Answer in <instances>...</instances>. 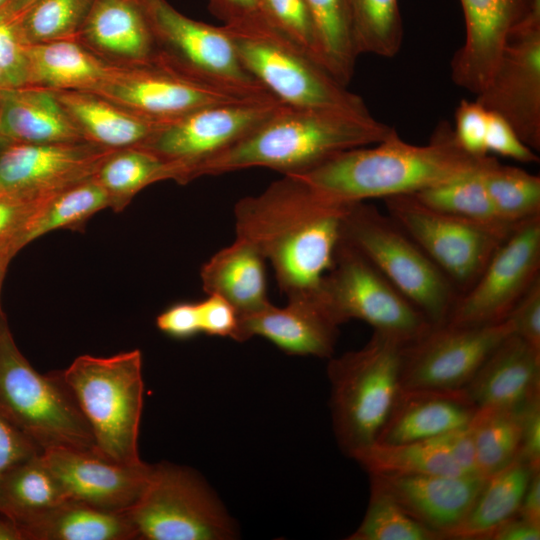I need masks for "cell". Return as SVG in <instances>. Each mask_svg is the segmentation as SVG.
<instances>
[{
  "instance_id": "obj_34",
  "label": "cell",
  "mask_w": 540,
  "mask_h": 540,
  "mask_svg": "<svg viewBox=\"0 0 540 540\" xmlns=\"http://www.w3.org/2000/svg\"><path fill=\"white\" fill-rule=\"evenodd\" d=\"M351 458L369 474L464 475L437 438L401 443L374 442L355 452Z\"/></svg>"
},
{
  "instance_id": "obj_32",
  "label": "cell",
  "mask_w": 540,
  "mask_h": 540,
  "mask_svg": "<svg viewBox=\"0 0 540 540\" xmlns=\"http://www.w3.org/2000/svg\"><path fill=\"white\" fill-rule=\"evenodd\" d=\"M110 207V199L94 177L61 189L27 219L15 236L19 251L31 241L57 229H77L96 212Z\"/></svg>"
},
{
  "instance_id": "obj_27",
  "label": "cell",
  "mask_w": 540,
  "mask_h": 540,
  "mask_svg": "<svg viewBox=\"0 0 540 540\" xmlns=\"http://www.w3.org/2000/svg\"><path fill=\"white\" fill-rule=\"evenodd\" d=\"M54 92L84 139L104 148L140 147L162 125L92 92Z\"/></svg>"
},
{
  "instance_id": "obj_30",
  "label": "cell",
  "mask_w": 540,
  "mask_h": 540,
  "mask_svg": "<svg viewBox=\"0 0 540 540\" xmlns=\"http://www.w3.org/2000/svg\"><path fill=\"white\" fill-rule=\"evenodd\" d=\"M22 540H132L126 513L103 511L65 499L16 526Z\"/></svg>"
},
{
  "instance_id": "obj_8",
  "label": "cell",
  "mask_w": 540,
  "mask_h": 540,
  "mask_svg": "<svg viewBox=\"0 0 540 540\" xmlns=\"http://www.w3.org/2000/svg\"><path fill=\"white\" fill-rule=\"evenodd\" d=\"M139 1L155 41L154 64L232 94L269 93L241 62L233 36L225 27L193 20L166 0Z\"/></svg>"
},
{
  "instance_id": "obj_13",
  "label": "cell",
  "mask_w": 540,
  "mask_h": 540,
  "mask_svg": "<svg viewBox=\"0 0 540 540\" xmlns=\"http://www.w3.org/2000/svg\"><path fill=\"white\" fill-rule=\"evenodd\" d=\"M506 319L487 325L432 326L404 346L400 372L402 389H461L488 355L510 334Z\"/></svg>"
},
{
  "instance_id": "obj_64",
  "label": "cell",
  "mask_w": 540,
  "mask_h": 540,
  "mask_svg": "<svg viewBox=\"0 0 540 540\" xmlns=\"http://www.w3.org/2000/svg\"><path fill=\"white\" fill-rule=\"evenodd\" d=\"M3 142H4V141H3V139H2L1 136H0V144L3 143Z\"/></svg>"
},
{
  "instance_id": "obj_28",
  "label": "cell",
  "mask_w": 540,
  "mask_h": 540,
  "mask_svg": "<svg viewBox=\"0 0 540 540\" xmlns=\"http://www.w3.org/2000/svg\"><path fill=\"white\" fill-rule=\"evenodd\" d=\"M264 262L252 245L236 238L202 266L203 290L227 300L238 316L259 311L270 304Z\"/></svg>"
},
{
  "instance_id": "obj_41",
  "label": "cell",
  "mask_w": 540,
  "mask_h": 540,
  "mask_svg": "<svg viewBox=\"0 0 540 540\" xmlns=\"http://www.w3.org/2000/svg\"><path fill=\"white\" fill-rule=\"evenodd\" d=\"M94 0H36L13 19L25 45L78 39Z\"/></svg>"
},
{
  "instance_id": "obj_39",
  "label": "cell",
  "mask_w": 540,
  "mask_h": 540,
  "mask_svg": "<svg viewBox=\"0 0 540 540\" xmlns=\"http://www.w3.org/2000/svg\"><path fill=\"white\" fill-rule=\"evenodd\" d=\"M483 180L501 220L516 225L540 215V177L489 156Z\"/></svg>"
},
{
  "instance_id": "obj_7",
  "label": "cell",
  "mask_w": 540,
  "mask_h": 540,
  "mask_svg": "<svg viewBox=\"0 0 540 540\" xmlns=\"http://www.w3.org/2000/svg\"><path fill=\"white\" fill-rule=\"evenodd\" d=\"M342 238L433 326L446 323L459 291L388 214L365 201L351 203L343 217Z\"/></svg>"
},
{
  "instance_id": "obj_18",
  "label": "cell",
  "mask_w": 540,
  "mask_h": 540,
  "mask_svg": "<svg viewBox=\"0 0 540 540\" xmlns=\"http://www.w3.org/2000/svg\"><path fill=\"white\" fill-rule=\"evenodd\" d=\"M115 150L88 141L0 144V186L7 192L53 194L94 177Z\"/></svg>"
},
{
  "instance_id": "obj_25",
  "label": "cell",
  "mask_w": 540,
  "mask_h": 540,
  "mask_svg": "<svg viewBox=\"0 0 540 540\" xmlns=\"http://www.w3.org/2000/svg\"><path fill=\"white\" fill-rule=\"evenodd\" d=\"M464 388L478 408L521 406L540 394V350L512 333Z\"/></svg>"
},
{
  "instance_id": "obj_33",
  "label": "cell",
  "mask_w": 540,
  "mask_h": 540,
  "mask_svg": "<svg viewBox=\"0 0 540 540\" xmlns=\"http://www.w3.org/2000/svg\"><path fill=\"white\" fill-rule=\"evenodd\" d=\"M42 453L19 462L0 479V513L15 526L67 499Z\"/></svg>"
},
{
  "instance_id": "obj_52",
  "label": "cell",
  "mask_w": 540,
  "mask_h": 540,
  "mask_svg": "<svg viewBox=\"0 0 540 540\" xmlns=\"http://www.w3.org/2000/svg\"><path fill=\"white\" fill-rule=\"evenodd\" d=\"M157 327L169 336L184 339L201 332L197 303L175 304L156 318Z\"/></svg>"
},
{
  "instance_id": "obj_62",
  "label": "cell",
  "mask_w": 540,
  "mask_h": 540,
  "mask_svg": "<svg viewBox=\"0 0 540 540\" xmlns=\"http://www.w3.org/2000/svg\"><path fill=\"white\" fill-rule=\"evenodd\" d=\"M7 0H0V9L5 5Z\"/></svg>"
},
{
  "instance_id": "obj_44",
  "label": "cell",
  "mask_w": 540,
  "mask_h": 540,
  "mask_svg": "<svg viewBox=\"0 0 540 540\" xmlns=\"http://www.w3.org/2000/svg\"><path fill=\"white\" fill-rule=\"evenodd\" d=\"M208 1L211 12L223 22L222 26L230 33L241 37L276 42L296 50L270 24L263 11L261 0Z\"/></svg>"
},
{
  "instance_id": "obj_63",
  "label": "cell",
  "mask_w": 540,
  "mask_h": 540,
  "mask_svg": "<svg viewBox=\"0 0 540 540\" xmlns=\"http://www.w3.org/2000/svg\"><path fill=\"white\" fill-rule=\"evenodd\" d=\"M3 192H5V191L0 186V194L3 193Z\"/></svg>"
},
{
  "instance_id": "obj_37",
  "label": "cell",
  "mask_w": 540,
  "mask_h": 540,
  "mask_svg": "<svg viewBox=\"0 0 540 540\" xmlns=\"http://www.w3.org/2000/svg\"><path fill=\"white\" fill-rule=\"evenodd\" d=\"M523 405L477 409L470 426L473 432L477 470L480 476L486 478L503 469L518 457L521 444Z\"/></svg>"
},
{
  "instance_id": "obj_24",
  "label": "cell",
  "mask_w": 540,
  "mask_h": 540,
  "mask_svg": "<svg viewBox=\"0 0 540 540\" xmlns=\"http://www.w3.org/2000/svg\"><path fill=\"white\" fill-rule=\"evenodd\" d=\"M78 40L121 66L151 64L155 41L139 0H94Z\"/></svg>"
},
{
  "instance_id": "obj_50",
  "label": "cell",
  "mask_w": 540,
  "mask_h": 540,
  "mask_svg": "<svg viewBox=\"0 0 540 540\" xmlns=\"http://www.w3.org/2000/svg\"><path fill=\"white\" fill-rule=\"evenodd\" d=\"M197 306L201 332L235 339L239 317L236 309L227 300L218 295H208V298L197 303Z\"/></svg>"
},
{
  "instance_id": "obj_15",
  "label": "cell",
  "mask_w": 540,
  "mask_h": 540,
  "mask_svg": "<svg viewBox=\"0 0 540 540\" xmlns=\"http://www.w3.org/2000/svg\"><path fill=\"white\" fill-rule=\"evenodd\" d=\"M231 35L245 68L283 104L370 114L359 95L304 54L276 42Z\"/></svg>"
},
{
  "instance_id": "obj_31",
  "label": "cell",
  "mask_w": 540,
  "mask_h": 540,
  "mask_svg": "<svg viewBox=\"0 0 540 540\" xmlns=\"http://www.w3.org/2000/svg\"><path fill=\"white\" fill-rule=\"evenodd\" d=\"M536 470L516 458L486 477L469 512L447 539H485L495 527L515 516Z\"/></svg>"
},
{
  "instance_id": "obj_20",
  "label": "cell",
  "mask_w": 540,
  "mask_h": 540,
  "mask_svg": "<svg viewBox=\"0 0 540 540\" xmlns=\"http://www.w3.org/2000/svg\"><path fill=\"white\" fill-rule=\"evenodd\" d=\"M465 40L451 61L455 85L477 95L488 83L508 34L533 13L532 0H460Z\"/></svg>"
},
{
  "instance_id": "obj_51",
  "label": "cell",
  "mask_w": 540,
  "mask_h": 540,
  "mask_svg": "<svg viewBox=\"0 0 540 540\" xmlns=\"http://www.w3.org/2000/svg\"><path fill=\"white\" fill-rule=\"evenodd\" d=\"M517 458L540 468V394L527 400L522 410V432Z\"/></svg>"
},
{
  "instance_id": "obj_9",
  "label": "cell",
  "mask_w": 540,
  "mask_h": 540,
  "mask_svg": "<svg viewBox=\"0 0 540 540\" xmlns=\"http://www.w3.org/2000/svg\"><path fill=\"white\" fill-rule=\"evenodd\" d=\"M317 296L337 324L361 320L374 331L405 344L420 338L433 326L342 236Z\"/></svg>"
},
{
  "instance_id": "obj_12",
  "label": "cell",
  "mask_w": 540,
  "mask_h": 540,
  "mask_svg": "<svg viewBox=\"0 0 540 540\" xmlns=\"http://www.w3.org/2000/svg\"><path fill=\"white\" fill-rule=\"evenodd\" d=\"M389 217L455 285L459 294L479 277L504 234L434 210L412 194L383 199Z\"/></svg>"
},
{
  "instance_id": "obj_54",
  "label": "cell",
  "mask_w": 540,
  "mask_h": 540,
  "mask_svg": "<svg viewBox=\"0 0 540 540\" xmlns=\"http://www.w3.org/2000/svg\"><path fill=\"white\" fill-rule=\"evenodd\" d=\"M437 438L448 450L461 472L467 476H480L477 470L476 451L470 423Z\"/></svg>"
},
{
  "instance_id": "obj_59",
  "label": "cell",
  "mask_w": 540,
  "mask_h": 540,
  "mask_svg": "<svg viewBox=\"0 0 540 540\" xmlns=\"http://www.w3.org/2000/svg\"><path fill=\"white\" fill-rule=\"evenodd\" d=\"M0 540H22L16 526L0 513Z\"/></svg>"
},
{
  "instance_id": "obj_48",
  "label": "cell",
  "mask_w": 540,
  "mask_h": 540,
  "mask_svg": "<svg viewBox=\"0 0 540 540\" xmlns=\"http://www.w3.org/2000/svg\"><path fill=\"white\" fill-rule=\"evenodd\" d=\"M506 319L512 323L516 335L540 350V278L515 304Z\"/></svg>"
},
{
  "instance_id": "obj_43",
  "label": "cell",
  "mask_w": 540,
  "mask_h": 540,
  "mask_svg": "<svg viewBox=\"0 0 540 540\" xmlns=\"http://www.w3.org/2000/svg\"><path fill=\"white\" fill-rule=\"evenodd\" d=\"M261 4L273 28L296 50L321 66L305 0H261Z\"/></svg>"
},
{
  "instance_id": "obj_53",
  "label": "cell",
  "mask_w": 540,
  "mask_h": 540,
  "mask_svg": "<svg viewBox=\"0 0 540 540\" xmlns=\"http://www.w3.org/2000/svg\"><path fill=\"white\" fill-rule=\"evenodd\" d=\"M42 451L0 415V479L19 462Z\"/></svg>"
},
{
  "instance_id": "obj_56",
  "label": "cell",
  "mask_w": 540,
  "mask_h": 540,
  "mask_svg": "<svg viewBox=\"0 0 540 540\" xmlns=\"http://www.w3.org/2000/svg\"><path fill=\"white\" fill-rule=\"evenodd\" d=\"M517 515L540 525V470L532 474Z\"/></svg>"
},
{
  "instance_id": "obj_5",
  "label": "cell",
  "mask_w": 540,
  "mask_h": 540,
  "mask_svg": "<svg viewBox=\"0 0 540 540\" xmlns=\"http://www.w3.org/2000/svg\"><path fill=\"white\" fill-rule=\"evenodd\" d=\"M405 345L374 331L361 349L330 358L327 373L333 427L347 456L377 440L401 389Z\"/></svg>"
},
{
  "instance_id": "obj_58",
  "label": "cell",
  "mask_w": 540,
  "mask_h": 540,
  "mask_svg": "<svg viewBox=\"0 0 540 540\" xmlns=\"http://www.w3.org/2000/svg\"><path fill=\"white\" fill-rule=\"evenodd\" d=\"M35 1L36 0H7V2L0 9V11L11 19H15Z\"/></svg>"
},
{
  "instance_id": "obj_3",
  "label": "cell",
  "mask_w": 540,
  "mask_h": 540,
  "mask_svg": "<svg viewBox=\"0 0 540 540\" xmlns=\"http://www.w3.org/2000/svg\"><path fill=\"white\" fill-rule=\"evenodd\" d=\"M394 131L371 113L283 104L241 140L194 166L186 183L251 167L296 175L339 152L379 143Z\"/></svg>"
},
{
  "instance_id": "obj_45",
  "label": "cell",
  "mask_w": 540,
  "mask_h": 540,
  "mask_svg": "<svg viewBox=\"0 0 540 540\" xmlns=\"http://www.w3.org/2000/svg\"><path fill=\"white\" fill-rule=\"evenodd\" d=\"M489 112L476 100L463 99L455 111V138L460 147L475 157L488 155L485 138Z\"/></svg>"
},
{
  "instance_id": "obj_40",
  "label": "cell",
  "mask_w": 540,
  "mask_h": 540,
  "mask_svg": "<svg viewBox=\"0 0 540 540\" xmlns=\"http://www.w3.org/2000/svg\"><path fill=\"white\" fill-rule=\"evenodd\" d=\"M358 54L381 57L398 54L403 27L397 0H348Z\"/></svg>"
},
{
  "instance_id": "obj_60",
  "label": "cell",
  "mask_w": 540,
  "mask_h": 540,
  "mask_svg": "<svg viewBox=\"0 0 540 540\" xmlns=\"http://www.w3.org/2000/svg\"><path fill=\"white\" fill-rule=\"evenodd\" d=\"M8 88H11V87L9 86L6 78L4 77L3 73L0 70V90H4Z\"/></svg>"
},
{
  "instance_id": "obj_47",
  "label": "cell",
  "mask_w": 540,
  "mask_h": 540,
  "mask_svg": "<svg viewBox=\"0 0 540 540\" xmlns=\"http://www.w3.org/2000/svg\"><path fill=\"white\" fill-rule=\"evenodd\" d=\"M485 146L488 153L494 152L523 163L539 162L535 151L520 140L506 120L493 112L488 115Z\"/></svg>"
},
{
  "instance_id": "obj_23",
  "label": "cell",
  "mask_w": 540,
  "mask_h": 540,
  "mask_svg": "<svg viewBox=\"0 0 540 540\" xmlns=\"http://www.w3.org/2000/svg\"><path fill=\"white\" fill-rule=\"evenodd\" d=\"M477 409L465 388H401L375 442L401 443L434 438L467 426Z\"/></svg>"
},
{
  "instance_id": "obj_6",
  "label": "cell",
  "mask_w": 540,
  "mask_h": 540,
  "mask_svg": "<svg viewBox=\"0 0 540 540\" xmlns=\"http://www.w3.org/2000/svg\"><path fill=\"white\" fill-rule=\"evenodd\" d=\"M102 456L138 464L143 407L142 354L138 349L111 357L82 355L62 371Z\"/></svg>"
},
{
  "instance_id": "obj_42",
  "label": "cell",
  "mask_w": 540,
  "mask_h": 540,
  "mask_svg": "<svg viewBox=\"0 0 540 540\" xmlns=\"http://www.w3.org/2000/svg\"><path fill=\"white\" fill-rule=\"evenodd\" d=\"M349 540H439L443 537L411 517L390 495L371 486L366 514Z\"/></svg>"
},
{
  "instance_id": "obj_22",
  "label": "cell",
  "mask_w": 540,
  "mask_h": 540,
  "mask_svg": "<svg viewBox=\"0 0 540 540\" xmlns=\"http://www.w3.org/2000/svg\"><path fill=\"white\" fill-rule=\"evenodd\" d=\"M238 317L235 341L261 336L293 355L331 358L334 353L339 324L317 293L290 297L285 307L270 303L259 311Z\"/></svg>"
},
{
  "instance_id": "obj_55",
  "label": "cell",
  "mask_w": 540,
  "mask_h": 540,
  "mask_svg": "<svg viewBox=\"0 0 540 540\" xmlns=\"http://www.w3.org/2000/svg\"><path fill=\"white\" fill-rule=\"evenodd\" d=\"M485 539L489 540H539L540 525L515 515L495 527Z\"/></svg>"
},
{
  "instance_id": "obj_19",
  "label": "cell",
  "mask_w": 540,
  "mask_h": 540,
  "mask_svg": "<svg viewBox=\"0 0 540 540\" xmlns=\"http://www.w3.org/2000/svg\"><path fill=\"white\" fill-rule=\"evenodd\" d=\"M42 458L67 499L113 513H125L145 490L153 465L123 464L97 451L49 449Z\"/></svg>"
},
{
  "instance_id": "obj_11",
  "label": "cell",
  "mask_w": 540,
  "mask_h": 540,
  "mask_svg": "<svg viewBox=\"0 0 540 540\" xmlns=\"http://www.w3.org/2000/svg\"><path fill=\"white\" fill-rule=\"evenodd\" d=\"M281 105L272 94L207 105L161 127L139 148L166 164V180L186 183L199 163L232 146Z\"/></svg>"
},
{
  "instance_id": "obj_61",
  "label": "cell",
  "mask_w": 540,
  "mask_h": 540,
  "mask_svg": "<svg viewBox=\"0 0 540 540\" xmlns=\"http://www.w3.org/2000/svg\"><path fill=\"white\" fill-rule=\"evenodd\" d=\"M533 1V13L536 15H540V0H532Z\"/></svg>"
},
{
  "instance_id": "obj_2",
  "label": "cell",
  "mask_w": 540,
  "mask_h": 540,
  "mask_svg": "<svg viewBox=\"0 0 540 540\" xmlns=\"http://www.w3.org/2000/svg\"><path fill=\"white\" fill-rule=\"evenodd\" d=\"M458 144L453 127L440 122L426 145H413L395 130L373 147L339 152L296 176L326 197L344 203L414 194L479 168Z\"/></svg>"
},
{
  "instance_id": "obj_49",
  "label": "cell",
  "mask_w": 540,
  "mask_h": 540,
  "mask_svg": "<svg viewBox=\"0 0 540 540\" xmlns=\"http://www.w3.org/2000/svg\"><path fill=\"white\" fill-rule=\"evenodd\" d=\"M54 194V193H53ZM21 192H3L0 194V239L16 236L27 219L51 196ZM15 239V238H14Z\"/></svg>"
},
{
  "instance_id": "obj_16",
  "label": "cell",
  "mask_w": 540,
  "mask_h": 540,
  "mask_svg": "<svg viewBox=\"0 0 540 540\" xmlns=\"http://www.w3.org/2000/svg\"><path fill=\"white\" fill-rule=\"evenodd\" d=\"M540 150V15L531 13L508 34L486 86L475 99Z\"/></svg>"
},
{
  "instance_id": "obj_21",
  "label": "cell",
  "mask_w": 540,
  "mask_h": 540,
  "mask_svg": "<svg viewBox=\"0 0 540 540\" xmlns=\"http://www.w3.org/2000/svg\"><path fill=\"white\" fill-rule=\"evenodd\" d=\"M371 486L390 495L411 517L443 539L462 522L474 503L482 476L369 474Z\"/></svg>"
},
{
  "instance_id": "obj_4",
  "label": "cell",
  "mask_w": 540,
  "mask_h": 540,
  "mask_svg": "<svg viewBox=\"0 0 540 540\" xmlns=\"http://www.w3.org/2000/svg\"><path fill=\"white\" fill-rule=\"evenodd\" d=\"M0 415L42 452L97 451L62 371L37 372L18 349L5 315L0 320Z\"/></svg>"
},
{
  "instance_id": "obj_38",
  "label": "cell",
  "mask_w": 540,
  "mask_h": 540,
  "mask_svg": "<svg viewBox=\"0 0 540 540\" xmlns=\"http://www.w3.org/2000/svg\"><path fill=\"white\" fill-rule=\"evenodd\" d=\"M94 179L107 192L110 207L121 211L143 188L166 180V164L139 147L119 149L101 163Z\"/></svg>"
},
{
  "instance_id": "obj_36",
  "label": "cell",
  "mask_w": 540,
  "mask_h": 540,
  "mask_svg": "<svg viewBox=\"0 0 540 540\" xmlns=\"http://www.w3.org/2000/svg\"><path fill=\"white\" fill-rule=\"evenodd\" d=\"M488 158L479 168L463 176L412 195L434 210L510 234L517 224L511 225L500 219L483 180L482 169Z\"/></svg>"
},
{
  "instance_id": "obj_46",
  "label": "cell",
  "mask_w": 540,
  "mask_h": 540,
  "mask_svg": "<svg viewBox=\"0 0 540 540\" xmlns=\"http://www.w3.org/2000/svg\"><path fill=\"white\" fill-rule=\"evenodd\" d=\"M13 19L0 11V70L11 88L27 85V56Z\"/></svg>"
},
{
  "instance_id": "obj_10",
  "label": "cell",
  "mask_w": 540,
  "mask_h": 540,
  "mask_svg": "<svg viewBox=\"0 0 540 540\" xmlns=\"http://www.w3.org/2000/svg\"><path fill=\"white\" fill-rule=\"evenodd\" d=\"M143 540H224L236 535L229 516L205 483L190 470L153 465L149 482L125 512Z\"/></svg>"
},
{
  "instance_id": "obj_26",
  "label": "cell",
  "mask_w": 540,
  "mask_h": 540,
  "mask_svg": "<svg viewBox=\"0 0 540 540\" xmlns=\"http://www.w3.org/2000/svg\"><path fill=\"white\" fill-rule=\"evenodd\" d=\"M0 136L19 143L86 141L55 92L33 86L0 90Z\"/></svg>"
},
{
  "instance_id": "obj_17",
  "label": "cell",
  "mask_w": 540,
  "mask_h": 540,
  "mask_svg": "<svg viewBox=\"0 0 540 540\" xmlns=\"http://www.w3.org/2000/svg\"><path fill=\"white\" fill-rule=\"evenodd\" d=\"M92 93L162 124L207 105L255 97L206 87L154 63L115 65Z\"/></svg>"
},
{
  "instance_id": "obj_35",
  "label": "cell",
  "mask_w": 540,
  "mask_h": 540,
  "mask_svg": "<svg viewBox=\"0 0 540 540\" xmlns=\"http://www.w3.org/2000/svg\"><path fill=\"white\" fill-rule=\"evenodd\" d=\"M312 20L321 66L346 86L359 56L348 0H305Z\"/></svg>"
},
{
  "instance_id": "obj_14",
  "label": "cell",
  "mask_w": 540,
  "mask_h": 540,
  "mask_svg": "<svg viewBox=\"0 0 540 540\" xmlns=\"http://www.w3.org/2000/svg\"><path fill=\"white\" fill-rule=\"evenodd\" d=\"M540 278V215L518 223L476 281L460 293L446 323L487 325L506 320Z\"/></svg>"
},
{
  "instance_id": "obj_1",
  "label": "cell",
  "mask_w": 540,
  "mask_h": 540,
  "mask_svg": "<svg viewBox=\"0 0 540 540\" xmlns=\"http://www.w3.org/2000/svg\"><path fill=\"white\" fill-rule=\"evenodd\" d=\"M350 204L326 197L296 176L283 175L262 193L237 202L236 238L270 260L288 298L316 294L333 265Z\"/></svg>"
},
{
  "instance_id": "obj_57",
  "label": "cell",
  "mask_w": 540,
  "mask_h": 540,
  "mask_svg": "<svg viewBox=\"0 0 540 540\" xmlns=\"http://www.w3.org/2000/svg\"><path fill=\"white\" fill-rule=\"evenodd\" d=\"M18 252L14 236H8L0 239V291L4 280L7 266L13 256ZM4 316L0 308V320Z\"/></svg>"
},
{
  "instance_id": "obj_29",
  "label": "cell",
  "mask_w": 540,
  "mask_h": 540,
  "mask_svg": "<svg viewBox=\"0 0 540 540\" xmlns=\"http://www.w3.org/2000/svg\"><path fill=\"white\" fill-rule=\"evenodd\" d=\"M27 85L52 91L92 92L115 64L96 55L78 39L26 47Z\"/></svg>"
}]
</instances>
